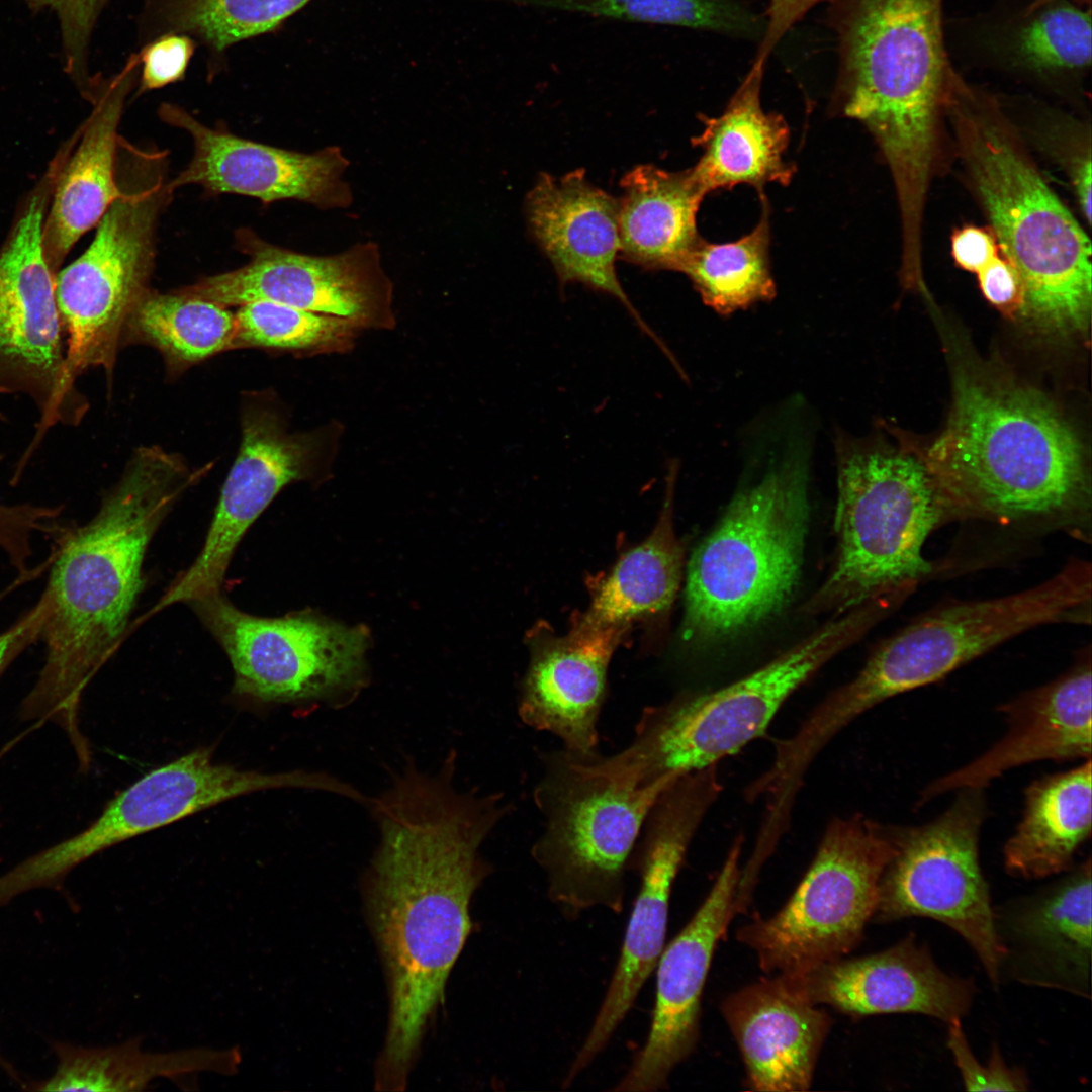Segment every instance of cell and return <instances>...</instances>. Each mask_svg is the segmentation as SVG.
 I'll return each mask as SVG.
<instances>
[{
	"label": "cell",
	"instance_id": "9",
	"mask_svg": "<svg viewBox=\"0 0 1092 1092\" xmlns=\"http://www.w3.org/2000/svg\"><path fill=\"white\" fill-rule=\"evenodd\" d=\"M1091 565L1074 559L1050 579L1012 595L936 608L875 648L862 668L813 710L812 721L835 736L880 703L937 681L1031 628L1089 623Z\"/></svg>",
	"mask_w": 1092,
	"mask_h": 1092
},
{
	"label": "cell",
	"instance_id": "44",
	"mask_svg": "<svg viewBox=\"0 0 1092 1092\" xmlns=\"http://www.w3.org/2000/svg\"><path fill=\"white\" fill-rule=\"evenodd\" d=\"M4 594H0V599ZM51 609L52 600L43 590L32 608L0 633V676L27 647L40 639Z\"/></svg>",
	"mask_w": 1092,
	"mask_h": 1092
},
{
	"label": "cell",
	"instance_id": "2",
	"mask_svg": "<svg viewBox=\"0 0 1092 1092\" xmlns=\"http://www.w3.org/2000/svg\"><path fill=\"white\" fill-rule=\"evenodd\" d=\"M205 471L158 446L141 447L92 519L60 525L51 536L46 657L20 712L25 720L58 724L78 754L89 748L79 726L81 698L127 633L151 540Z\"/></svg>",
	"mask_w": 1092,
	"mask_h": 1092
},
{
	"label": "cell",
	"instance_id": "5",
	"mask_svg": "<svg viewBox=\"0 0 1092 1092\" xmlns=\"http://www.w3.org/2000/svg\"><path fill=\"white\" fill-rule=\"evenodd\" d=\"M943 106L1000 250L1019 274V314L1049 332L1085 331L1091 313L1089 238L1011 136L993 101L953 73Z\"/></svg>",
	"mask_w": 1092,
	"mask_h": 1092
},
{
	"label": "cell",
	"instance_id": "12",
	"mask_svg": "<svg viewBox=\"0 0 1092 1092\" xmlns=\"http://www.w3.org/2000/svg\"><path fill=\"white\" fill-rule=\"evenodd\" d=\"M897 828L858 815L834 818L785 905L736 931L767 975L804 971L850 953L873 919Z\"/></svg>",
	"mask_w": 1092,
	"mask_h": 1092
},
{
	"label": "cell",
	"instance_id": "25",
	"mask_svg": "<svg viewBox=\"0 0 1092 1092\" xmlns=\"http://www.w3.org/2000/svg\"><path fill=\"white\" fill-rule=\"evenodd\" d=\"M720 1013L740 1052L747 1089H810L833 1024L826 1011L771 975L727 995Z\"/></svg>",
	"mask_w": 1092,
	"mask_h": 1092
},
{
	"label": "cell",
	"instance_id": "30",
	"mask_svg": "<svg viewBox=\"0 0 1092 1092\" xmlns=\"http://www.w3.org/2000/svg\"><path fill=\"white\" fill-rule=\"evenodd\" d=\"M620 255L648 270L679 271L701 238L697 213L707 193L692 169L639 165L621 180Z\"/></svg>",
	"mask_w": 1092,
	"mask_h": 1092
},
{
	"label": "cell",
	"instance_id": "46",
	"mask_svg": "<svg viewBox=\"0 0 1092 1092\" xmlns=\"http://www.w3.org/2000/svg\"><path fill=\"white\" fill-rule=\"evenodd\" d=\"M999 252L998 241L988 228L968 225L957 230L951 237L954 262L969 272L977 273Z\"/></svg>",
	"mask_w": 1092,
	"mask_h": 1092
},
{
	"label": "cell",
	"instance_id": "23",
	"mask_svg": "<svg viewBox=\"0 0 1092 1092\" xmlns=\"http://www.w3.org/2000/svg\"><path fill=\"white\" fill-rule=\"evenodd\" d=\"M1004 736L986 752L928 785L920 803L941 794L982 789L1009 769L1040 760L1089 759L1092 748L1090 650L1056 679L1001 707Z\"/></svg>",
	"mask_w": 1092,
	"mask_h": 1092
},
{
	"label": "cell",
	"instance_id": "22",
	"mask_svg": "<svg viewBox=\"0 0 1092 1092\" xmlns=\"http://www.w3.org/2000/svg\"><path fill=\"white\" fill-rule=\"evenodd\" d=\"M779 975L798 996L852 1017L919 1013L946 1023L969 1011L974 985L943 972L914 935L880 952Z\"/></svg>",
	"mask_w": 1092,
	"mask_h": 1092
},
{
	"label": "cell",
	"instance_id": "34",
	"mask_svg": "<svg viewBox=\"0 0 1092 1092\" xmlns=\"http://www.w3.org/2000/svg\"><path fill=\"white\" fill-rule=\"evenodd\" d=\"M310 1L141 0L139 42L170 32L187 34L205 49L211 76L232 47L275 31Z\"/></svg>",
	"mask_w": 1092,
	"mask_h": 1092
},
{
	"label": "cell",
	"instance_id": "3",
	"mask_svg": "<svg viewBox=\"0 0 1092 1092\" xmlns=\"http://www.w3.org/2000/svg\"><path fill=\"white\" fill-rule=\"evenodd\" d=\"M926 464L951 519L1090 528L1081 445L1042 397L961 379Z\"/></svg>",
	"mask_w": 1092,
	"mask_h": 1092
},
{
	"label": "cell",
	"instance_id": "49",
	"mask_svg": "<svg viewBox=\"0 0 1092 1092\" xmlns=\"http://www.w3.org/2000/svg\"><path fill=\"white\" fill-rule=\"evenodd\" d=\"M0 1067H2L13 1078H17L14 1069L7 1063V1061L0 1054Z\"/></svg>",
	"mask_w": 1092,
	"mask_h": 1092
},
{
	"label": "cell",
	"instance_id": "45",
	"mask_svg": "<svg viewBox=\"0 0 1092 1092\" xmlns=\"http://www.w3.org/2000/svg\"><path fill=\"white\" fill-rule=\"evenodd\" d=\"M822 0H767L766 22L754 63L765 64L788 30Z\"/></svg>",
	"mask_w": 1092,
	"mask_h": 1092
},
{
	"label": "cell",
	"instance_id": "29",
	"mask_svg": "<svg viewBox=\"0 0 1092 1092\" xmlns=\"http://www.w3.org/2000/svg\"><path fill=\"white\" fill-rule=\"evenodd\" d=\"M764 66L752 63L724 111L703 117V130L693 140L702 155L691 169L707 194L739 184L758 190L772 182L787 185L794 176L793 164L784 158L789 127L761 105Z\"/></svg>",
	"mask_w": 1092,
	"mask_h": 1092
},
{
	"label": "cell",
	"instance_id": "27",
	"mask_svg": "<svg viewBox=\"0 0 1092 1092\" xmlns=\"http://www.w3.org/2000/svg\"><path fill=\"white\" fill-rule=\"evenodd\" d=\"M1091 883L1088 858L1059 883L1006 911L1000 938L1019 980L1089 994Z\"/></svg>",
	"mask_w": 1092,
	"mask_h": 1092
},
{
	"label": "cell",
	"instance_id": "31",
	"mask_svg": "<svg viewBox=\"0 0 1092 1092\" xmlns=\"http://www.w3.org/2000/svg\"><path fill=\"white\" fill-rule=\"evenodd\" d=\"M1092 827V766L1035 781L1025 792L1022 819L1004 846L1012 875L1035 879L1067 870Z\"/></svg>",
	"mask_w": 1092,
	"mask_h": 1092
},
{
	"label": "cell",
	"instance_id": "35",
	"mask_svg": "<svg viewBox=\"0 0 1092 1092\" xmlns=\"http://www.w3.org/2000/svg\"><path fill=\"white\" fill-rule=\"evenodd\" d=\"M235 337L236 317L228 307L149 290L129 315L122 342L153 346L171 371H180L235 348Z\"/></svg>",
	"mask_w": 1092,
	"mask_h": 1092
},
{
	"label": "cell",
	"instance_id": "7",
	"mask_svg": "<svg viewBox=\"0 0 1092 1092\" xmlns=\"http://www.w3.org/2000/svg\"><path fill=\"white\" fill-rule=\"evenodd\" d=\"M836 549L831 569L805 602L809 616L849 612L872 600L913 589L933 566L927 537L951 519L925 463L905 453L835 441Z\"/></svg>",
	"mask_w": 1092,
	"mask_h": 1092
},
{
	"label": "cell",
	"instance_id": "36",
	"mask_svg": "<svg viewBox=\"0 0 1092 1092\" xmlns=\"http://www.w3.org/2000/svg\"><path fill=\"white\" fill-rule=\"evenodd\" d=\"M754 229L740 239L711 243L700 238L678 272L692 281L703 302L726 315L771 300L777 293L770 272L768 203Z\"/></svg>",
	"mask_w": 1092,
	"mask_h": 1092
},
{
	"label": "cell",
	"instance_id": "6",
	"mask_svg": "<svg viewBox=\"0 0 1092 1092\" xmlns=\"http://www.w3.org/2000/svg\"><path fill=\"white\" fill-rule=\"evenodd\" d=\"M809 520L800 453L737 492L688 562L684 639L719 643L779 615L799 583Z\"/></svg>",
	"mask_w": 1092,
	"mask_h": 1092
},
{
	"label": "cell",
	"instance_id": "50",
	"mask_svg": "<svg viewBox=\"0 0 1092 1092\" xmlns=\"http://www.w3.org/2000/svg\"><path fill=\"white\" fill-rule=\"evenodd\" d=\"M62 507H63V506H62ZM57 522H58V520H57ZM57 522H56V524H57ZM55 526H56V525H55ZM55 526H54V529H55ZM54 529H53V530H54ZM52 532H53V531H52ZM52 532H51V533H52ZM49 535H50V534H49ZM31 572H32V570H31ZM31 572H30V573H31ZM30 573H29V574H30ZM29 574H27V575H29ZM20 576H21V575H20ZM23 576H26V575H23Z\"/></svg>",
	"mask_w": 1092,
	"mask_h": 1092
},
{
	"label": "cell",
	"instance_id": "42",
	"mask_svg": "<svg viewBox=\"0 0 1092 1092\" xmlns=\"http://www.w3.org/2000/svg\"><path fill=\"white\" fill-rule=\"evenodd\" d=\"M197 47L191 36L177 32L161 34L144 43L136 52L139 94L183 80Z\"/></svg>",
	"mask_w": 1092,
	"mask_h": 1092
},
{
	"label": "cell",
	"instance_id": "21",
	"mask_svg": "<svg viewBox=\"0 0 1092 1092\" xmlns=\"http://www.w3.org/2000/svg\"><path fill=\"white\" fill-rule=\"evenodd\" d=\"M158 114L193 142L192 159L170 183L173 189L194 184L214 194L246 195L264 203L295 199L324 210L347 208L353 201L344 178L350 162L338 146L295 152L208 127L175 104H161Z\"/></svg>",
	"mask_w": 1092,
	"mask_h": 1092
},
{
	"label": "cell",
	"instance_id": "38",
	"mask_svg": "<svg viewBox=\"0 0 1092 1092\" xmlns=\"http://www.w3.org/2000/svg\"><path fill=\"white\" fill-rule=\"evenodd\" d=\"M235 317V348L339 351L348 348L358 329L346 318L272 301L241 305Z\"/></svg>",
	"mask_w": 1092,
	"mask_h": 1092
},
{
	"label": "cell",
	"instance_id": "41",
	"mask_svg": "<svg viewBox=\"0 0 1092 1092\" xmlns=\"http://www.w3.org/2000/svg\"><path fill=\"white\" fill-rule=\"evenodd\" d=\"M947 1045L968 1091H1025L1029 1081L1019 1068H1011L994 1045L987 1064H981L974 1056L961 1020L947 1023Z\"/></svg>",
	"mask_w": 1092,
	"mask_h": 1092
},
{
	"label": "cell",
	"instance_id": "20",
	"mask_svg": "<svg viewBox=\"0 0 1092 1092\" xmlns=\"http://www.w3.org/2000/svg\"><path fill=\"white\" fill-rule=\"evenodd\" d=\"M320 447L315 434H288L273 411L249 406L242 417L241 446L204 544L193 563L176 577L144 618L175 604H190L220 592L247 530L284 486L308 475Z\"/></svg>",
	"mask_w": 1092,
	"mask_h": 1092
},
{
	"label": "cell",
	"instance_id": "51",
	"mask_svg": "<svg viewBox=\"0 0 1092 1092\" xmlns=\"http://www.w3.org/2000/svg\"><path fill=\"white\" fill-rule=\"evenodd\" d=\"M2 417H3V415H2V413L0 412V419H2Z\"/></svg>",
	"mask_w": 1092,
	"mask_h": 1092
},
{
	"label": "cell",
	"instance_id": "19",
	"mask_svg": "<svg viewBox=\"0 0 1092 1092\" xmlns=\"http://www.w3.org/2000/svg\"><path fill=\"white\" fill-rule=\"evenodd\" d=\"M741 836L731 844L703 903L664 946L656 965V995L647 1039L615 1091L665 1089L672 1071L696 1050L701 1001L715 949L740 914Z\"/></svg>",
	"mask_w": 1092,
	"mask_h": 1092
},
{
	"label": "cell",
	"instance_id": "26",
	"mask_svg": "<svg viewBox=\"0 0 1092 1092\" xmlns=\"http://www.w3.org/2000/svg\"><path fill=\"white\" fill-rule=\"evenodd\" d=\"M138 53L110 77L98 74L87 96L92 110L79 144L65 149L42 229L47 260L55 272L77 241L96 226L118 195V126L127 96L139 78Z\"/></svg>",
	"mask_w": 1092,
	"mask_h": 1092
},
{
	"label": "cell",
	"instance_id": "1",
	"mask_svg": "<svg viewBox=\"0 0 1092 1092\" xmlns=\"http://www.w3.org/2000/svg\"><path fill=\"white\" fill-rule=\"evenodd\" d=\"M455 756L435 775L414 764L370 806L379 845L366 880L372 931L389 986L378 1090H403L427 1022L471 932L469 906L490 873L480 848L513 809L503 794L461 792Z\"/></svg>",
	"mask_w": 1092,
	"mask_h": 1092
},
{
	"label": "cell",
	"instance_id": "4",
	"mask_svg": "<svg viewBox=\"0 0 1092 1092\" xmlns=\"http://www.w3.org/2000/svg\"><path fill=\"white\" fill-rule=\"evenodd\" d=\"M941 12L942 0H844L838 19L836 107L879 145L907 224L923 218L951 68Z\"/></svg>",
	"mask_w": 1092,
	"mask_h": 1092
},
{
	"label": "cell",
	"instance_id": "32",
	"mask_svg": "<svg viewBox=\"0 0 1092 1092\" xmlns=\"http://www.w3.org/2000/svg\"><path fill=\"white\" fill-rule=\"evenodd\" d=\"M55 1073L30 1087L35 1091H141L158 1079H179L199 1073L234 1075L242 1062L238 1046H206L173 1052H147L138 1038L106 1048L55 1043Z\"/></svg>",
	"mask_w": 1092,
	"mask_h": 1092
},
{
	"label": "cell",
	"instance_id": "16",
	"mask_svg": "<svg viewBox=\"0 0 1092 1092\" xmlns=\"http://www.w3.org/2000/svg\"><path fill=\"white\" fill-rule=\"evenodd\" d=\"M188 605L226 653L238 697L260 704L326 699L361 675L366 639L355 628L307 614L255 616L221 590Z\"/></svg>",
	"mask_w": 1092,
	"mask_h": 1092
},
{
	"label": "cell",
	"instance_id": "47",
	"mask_svg": "<svg viewBox=\"0 0 1092 1092\" xmlns=\"http://www.w3.org/2000/svg\"><path fill=\"white\" fill-rule=\"evenodd\" d=\"M1072 182L1078 203L1088 224L1091 223V155L1086 154L1075 160L1072 168Z\"/></svg>",
	"mask_w": 1092,
	"mask_h": 1092
},
{
	"label": "cell",
	"instance_id": "24",
	"mask_svg": "<svg viewBox=\"0 0 1092 1092\" xmlns=\"http://www.w3.org/2000/svg\"><path fill=\"white\" fill-rule=\"evenodd\" d=\"M532 235L561 285L581 283L617 298L639 328L670 352L631 303L616 272L620 255L618 199L592 184L583 170L542 174L527 195Z\"/></svg>",
	"mask_w": 1092,
	"mask_h": 1092
},
{
	"label": "cell",
	"instance_id": "37",
	"mask_svg": "<svg viewBox=\"0 0 1092 1092\" xmlns=\"http://www.w3.org/2000/svg\"><path fill=\"white\" fill-rule=\"evenodd\" d=\"M581 13L628 22L670 25L733 36L762 35L764 23L735 0H484Z\"/></svg>",
	"mask_w": 1092,
	"mask_h": 1092
},
{
	"label": "cell",
	"instance_id": "18",
	"mask_svg": "<svg viewBox=\"0 0 1092 1092\" xmlns=\"http://www.w3.org/2000/svg\"><path fill=\"white\" fill-rule=\"evenodd\" d=\"M707 813L700 796L678 788L664 791L651 806L628 862V869L638 873L640 887L620 957L590 1030L565 1076L566 1084L607 1045L656 968L664 948L673 884Z\"/></svg>",
	"mask_w": 1092,
	"mask_h": 1092
},
{
	"label": "cell",
	"instance_id": "8",
	"mask_svg": "<svg viewBox=\"0 0 1092 1092\" xmlns=\"http://www.w3.org/2000/svg\"><path fill=\"white\" fill-rule=\"evenodd\" d=\"M868 630L858 611L835 616L742 678L645 708L631 742L614 755L600 754L599 767L649 787L717 765L761 736L785 702Z\"/></svg>",
	"mask_w": 1092,
	"mask_h": 1092
},
{
	"label": "cell",
	"instance_id": "15",
	"mask_svg": "<svg viewBox=\"0 0 1092 1092\" xmlns=\"http://www.w3.org/2000/svg\"><path fill=\"white\" fill-rule=\"evenodd\" d=\"M311 771L262 772L218 763L199 747L161 765L115 796L87 828L3 875L13 896L57 886L76 866L118 843L231 799L271 789H311Z\"/></svg>",
	"mask_w": 1092,
	"mask_h": 1092
},
{
	"label": "cell",
	"instance_id": "10",
	"mask_svg": "<svg viewBox=\"0 0 1092 1092\" xmlns=\"http://www.w3.org/2000/svg\"><path fill=\"white\" fill-rule=\"evenodd\" d=\"M164 162L162 154L120 139L118 195L89 247L56 274L66 366L74 380L94 368L110 378L128 317L149 291L157 221L173 190Z\"/></svg>",
	"mask_w": 1092,
	"mask_h": 1092
},
{
	"label": "cell",
	"instance_id": "39",
	"mask_svg": "<svg viewBox=\"0 0 1092 1092\" xmlns=\"http://www.w3.org/2000/svg\"><path fill=\"white\" fill-rule=\"evenodd\" d=\"M1039 11L1019 33L1016 47L1019 59L1040 71H1077L1089 67L1090 10L1064 3Z\"/></svg>",
	"mask_w": 1092,
	"mask_h": 1092
},
{
	"label": "cell",
	"instance_id": "33",
	"mask_svg": "<svg viewBox=\"0 0 1092 1092\" xmlns=\"http://www.w3.org/2000/svg\"><path fill=\"white\" fill-rule=\"evenodd\" d=\"M676 468L668 470L660 519L652 534L628 551L599 588L581 623L589 629H617L629 620L667 611L684 575V548L673 526Z\"/></svg>",
	"mask_w": 1092,
	"mask_h": 1092
},
{
	"label": "cell",
	"instance_id": "11",
	"mask_svg": "<svg viewBox=\"0 0 1092 1092\" xmlns=\"http://www.w3.org/2000/svg\"><path fill=\"white\" fill-rule=\"evenodd\" d=\"M592 754L546 753L533 793L544 825L531 855L546 876L549 899L569 919L594 907L621 912L645 818L674 780L635 787L599 770Z\"/></svg>",
	"mask_w": 1092,
	"mask_h": 1092
},
{
	"label": "cell",
	"instance_id": "43",
	"mask_svg": "<svg viewBox=\"0 0 1092 1092\" xmlns=\"http://www.w3.org/2000/svg\"><path fill=\"white\" fill-rule=\"evenodd\" d=\"M980 289L994 306L1005 311H1019L1022 284L1012 262L1001 252L978 272Z\"/></svg>",
	"mask_w": 1092,
	"mask_h": 1092
},
{
	"label": "cell",
	"instance_id": "48",
	"mask_svg": "<svg viewBox=\"0 0 1092 1092\" xmlns=\"http://www.w3.org/2000/svg\"><path fill=\"white\" fill-rule=\"evenodd\" d=\"M1056 1L1057 0H1033L1029 4V6L1026 8L1025 15L1033 14L1035 12L1041 10L1042 8L1046 7V6H1050L1051 4L1055 3ZM1075 1L1080 3V4H1086V3L1089 4L1090 3V0H1075Z\"/></svg>",
	"mask_w": 1092,
	"mask_h": 1092
},
{
	"label": "cell",
	"instance_id": "14",
	"mask_svg": "<svg viewBox=\"0 0 1092 1092\" xmlns=\"http://www.w3.org/2000/svg\"><path fill=\"white\" fill-rule=\"evenodd\" d=\"M932 821L897 828V850L880 885L873 919L893 922L928 917L958 932L998 984L1006 949L998 933L979 858L984 817L982 789L958 791Z\"/></svg>",
	"mask_w": 1092,
	"mask_h": 1092
},
{
	"label": "cell",
	"instance_id": "17",
	"mask_svg": "<svg viewBox=\"0 0 1092 1092\" xmlns=\"http://www.w3.org/2000/svg\"><path fill=\"white\" fill-rule=\"evenodd\" d=\"M237 243L249 257L247 264L176 292L224 307L272 301L346 318L357 328L393 324L392 283L377 244L357 243L338 254L314 256L272 245L248 230L237 234Z\"/></svg>",
	"mask_w": 1092,
	"mask_h": 1092
},
{
	"label": "cell",
	"instance_id": "28",
	"mask_svg": "<svg viewBox=\"0 0 1092 1092\" xmlns=\"http://www.w3.org/2000/svg\"><path fill=\"white\" fill-rule=\"evenodd\" d=\"M616 631L580 626L570 638L543 647L523 684L521 721L556 736L568 751L597 752Z\"/></svg>",
	"mask_w": 1092,
	"mask_h": 1092
},
{
	"label": "cell",
	"instance_id": "13",
	"mask_svg": "<svg viewBox=\"0 0 1092 1092\" xmlns=\"http://www.w3.org/2000/svg\"><path fill=\"white\" fill-rule=\"evenodd\" d=\"M58 172L53 162L26 197L0 250V393L32 400L38 424L32 452L55 425L75 426L88 410L66 366L56 274L42 229Z\"/></svg>",
	"mask_w": 1092,
	"mask_h": 1092
},
{
	"label": "cell",
	"instance_id": "40",
	"mask_svg": "<svg viewBox=\"0 0 1092 1092\" xmlns=\"http://www.w3.org/2000/svg\"><path fill=\"white\" fill-rule=\"evenodd\" d=\"M33 13L50 11L57 19L65 73L80 94L91 87V43L95 28L112 0H23Z\"/></svg>",
	"mask_w": 1092,
	"mask_h": 1092
}]
</instances>
